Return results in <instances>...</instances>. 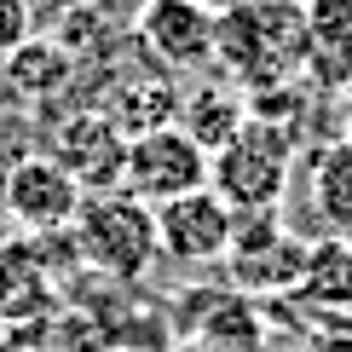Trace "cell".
Wrapping results in <instances>:
<instances>
[{"mask_svg": "<svg viewBox=\"0 0 352 352\" xmlns=\"http://www.w3.org/2000/svg\"><path fill=\"white\" fill-rule=\"evenodd\" d=\"M133 41L162 76L214 64V0H139Z\"/></svg>", "mask_w": 352, "mask_h": 352, "instance_id": "cell-5", "label": "cell"}, {"mask_svg": "<svg viewBox=\"0 0 352 352\" xmlns=\"http://www.w3.org/2000/svg\"><path fill=\"white\" fill-rule=\"evenodd\" d=\"M214 69L243 93L306 76L300 0H226L214 12Z\"/></svg>", "mask_w": 352, "mask_h": 352, "instance_id": "cell-1", "label": "cell"}, {"mask_svg": "<svg viewBox=\"0 0 352 352\" xmlns=\"http://www.w3.org/2000/svg\"><path fill=\"white\" fill-rule=\"evenodd\" d=\"M243 127H248V93L231 81H202L197 93L179 98V133L208 156H219Z\"/></svg>", "mask_w": 352, "mask_h": 352, "instance_id": "cell-10", "label": "cell"}, {"mask_svg": "<svg viewBox=\"0 0 352 352\" xmlns=\"http://www.w3.org/2000/svg\"><path fill=\"white\" fill-rule=\"evenodd\" d=\"M76 69H81V64H76V58H69L64 47H58L52 35H41V29L23 41L18 52L0 58V81H6L18 98H35V104L58 98L69 81H76Z\"/></svg>", "mask_w": 352, "mask_h": 352, "instance_id": "cell-11", "label": "cell"}, {"mask_svg": "<svg viewBox=\"0 0 352 352\" xmlns=\"http://www.w3.org/2000/svg\"><path fill=\"white\" fill-rule=\"evenodd\" d=\"M29 6H41V0H29Z\"/></svg>", "mask_w": 352, "mask_h": 352, "instance_id": "cell-20", "label": "cell"}, {"mask_svg": "<svg viewBox=\"0 0 352 352\" xmlns=\"http://www.w3.org/2000/svg\"><path fill=\"white\" fill-rule=\"evenodd\" d=\"M76 248L93 272L116 277V283H139L144 272L162 254V237H156V208L127 190H98V197L81 202L76 214Z\"/></svg>", "mask_w": 352, "mask_h": 352, "instance_id": "cell-2", "label": "cell"}, {"mask_svg": "<svg viewBox=\"0 0 352 352\" xmlns=\"http://www.w3.org/2000/svg\"><path fill=\"white\" fill-rule=\"evenodd\" d=\"M306 18V81L324 98L352 87V0H300Z\"/></svg>", "mask_w": 352, "mask_h": 352, "instance_id": "cell-9", "label": "cell"}, {"mask_svg": "<svg viewBox=\"0 0 352 352\" xmlns=\"http://www.w3.org/2000/svg\"><path fill=\"white\" fill-rule=\"evenodd\" d=\"M29 35H35V6L29 0H0V58L18 52Z\"/></svg>", "mask_w": 352, "mask_h": 352, "instance_id": "cell-17", "label": "cell"}, {"mask_svg": "<svg viewBox=\"0 0 352 352\" xmlns=\"http://www.w3.org/2000/svg\"><path fill=\"white\" fill-rule=\"evenodd\" d=\"M87 6H98V12H122L127 0H87Z\"/></svg>", "mask_w": 352, "mask_h": 352, "instance_id": "cell-19", "label": "cell"}, {"mask_svg": "<svg viewBox=\"0 0 352 352\" xmlns=\"http://www.w3.org/2000/svg\"><path fill=\"white\" fill-rule=\"evenodd\" d=\"M202 185H208V151H197V144L179 133V122L127 139V156H122V190L127 197L162 208V202L190 197V190H202Z\"/></svg>", "mask_w": 352, "mask_h": 352, "instance_id": "cell-4", "label": "cell"}, {"mask_svg": "<svg viewBox=\"0 0 352 352\" xmlns=\"http://www.w3.org/2000/svg\"><path fill=\"white\" fill-rule=\"evenodd\" d=\"M335 104H341V116H346V127H341V139H352V87H346L341 98H335Z\"/></svg>", "mask_w": 352, "mask_h": 352, "instance_id": "cell-18", "label": "cell"}, {"mask_svg": "<svg viewBox=\"0 0 352 352\" xmlns=\"http://www.w3.org/2000/svg\"><path fill=\"white\" fill-rule=\"evenodd\" d=\"M156 237H162V254H173L179 266H214V260L231 254V237H237V208L219 202V190H190V197H173L156 208Z\"/></svg>", "mask_w": 352, "mask_h": 352, "instance_id": "cell-8", "label": "cell"}, {"mask_svg": "<svg viewBox=\"0 0 352 352\" xmlns=\"http://www.w3.org/2000/svg\"><path fill=\"white\" fill-rule=\"evenodd\" d=\"M87 190L69 179L64 162H52L47 151H29L18 162L6 168V179H0V208L18 219L23 231H64L76 226Z\"/></svg>", "mask_w": 352, "mask_h": 352, "instance_id": "cell-6", "label": "cell"}, {"mask_svg": "<svg viewBox=\"0 0 352 352\" xmlns=\"http://www.w3.org/2000/svg\"><path fill=\"white\" fill-rule=\"evenodd\" d=\"M295 295H312L324 306H346L352 300V243H318L312 254H306V277Z\"/></svg>", "mask_w": 352, "mask_h": 352, "instance_id": "cell-16", "label": "cell"}, {"mask_svg": "<svg viewBox=\"0 0 352 352\" xmlns=\"http://www.w3.org/2000/svg\"><path fill=\"white\" fill-rule=\"evenodd\" d=\"M306 254H312V243H295L283 231L277 243L266 248H248V254H226L231 260V277H237L243 289H266V295H295L300 277H306Z\"/></svg>", "mask_w": 352, "mask_h": 352, "instance_id": "cell-13", "label": "cell"}, {"mask_svg": "<svg viewBox=\"0 0 352 352\" xmlns=\"http://www.w3.org/2000/svg\"><path fill=\"white\" fill-rule=\"evenodd\" d=\"M300 156V133L277 122H254L237 139L226 144L219 156H208V190H219V202H231L237 214H254V208H277L289 190V168Z\"/></svg>", "mask_w": 352, "mask_h": 352, "instance_id": "cell-3", "label": "cell"}, {"mask_svg": "<svg viewBox=\"0 0 352 352\" xmlns=\"http://www.w3.org/2000/svg\"><path fill=\"white\" fill-rule=\"evenodd\" d=\"M98 110H104L127 139H139V133H156V127H173V122H179V93H173V76L144 69V76H127Z\"/></svg>", "mask_w": 352, "mask_h": 352, "instance_id": "cell-12", "label": "cell"}, {"mask_svg": "<svg viewBox=\"0 0 352 352\" xmlns=\"http://www.w3.org/2000/svg\"><path fill=\"white\" fill-rule=\"evenodd\" d=\"M312 202L329 231L352 237V139H335L312 156Z\"/></svg>", "mask_w": 352, "mask_h": 352, "instance_id": "cell-14", "label": "cell"}, {"mask_svg": "<svg viewBox=\"0 0 352 352\" xmlns=\"http://www.w3.org/2000/svg\"><path fill=\"white\" fill-rule=\"evenodd\" d=\"M47 156L69 168V179H76L87 197H98V190H122L127 133H122V127H116L110 116L93 104V110H76V116H64V122L52 127Z\"/></svg>", "mask_w": 352, "mask_h": 352, "instance_id": "cell-7", "label": "cell"}, {"mask_svg": "<svg viewBox=\"0 0 352 352\" xmlns=\"http://www.w3.org/2000/svg\"><path fill=\"white\" fill-rule=\"evenodd\" d=\"M197 341H202V352H266V324H260L254 300L226 295V300L208 306Z\"/></svg>", "mask_w": 352, "mask_h": 352, "instance_id": "cell-15", "label": "cell"}]
</instances>
